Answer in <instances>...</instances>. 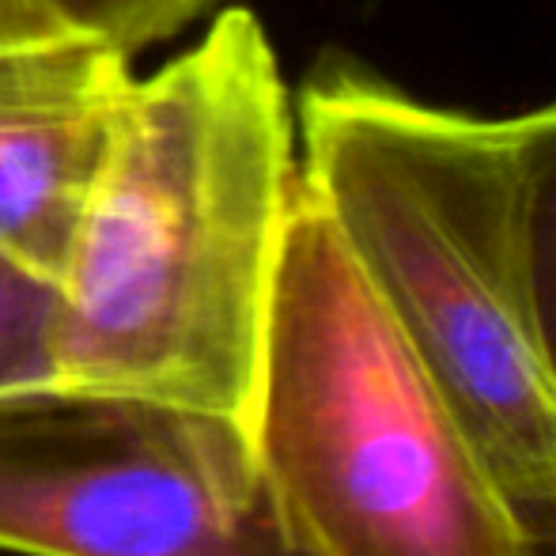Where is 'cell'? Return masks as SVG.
<instances>
[{"mask_svg":"<svg viewBox=\"0 0 556 556\" xmlns=\"http://www.w3.org/2000/svg\"><path fill=\"white\" fill-rule=\"evenodd\" d=\"M224 0H0V12L8 8H50L68 20L96 27L122 42L129 53L175 38L182 27H190L198 15Z\"/></svg>","mask_w":556,"mask_h":556,"instance_id":"cell-8","label":"cell"},{"mask_svg":"<svg viewBox=\"0 0 556 556\" xmlns=\"http://www.w3.org/2000/svg\"><path fill=\"white\" fill-rule=\"evenodd\" d=\"M300 167L265 27L224 8L132 84L58 277V379L250 420Z\"/></svg>","mask_w":556,"mask_h":556,"instance_id":"cell-1","label":"cell"},{"mask_svg":"<svg viewBox=\"0 0 556 556\" xmlns=\"http://www.w3.org/2000/svg\"><path fill=\"white\" fill-rule=\"evenodd\" d=\"M534 522H549V527H556V507H553L549 515H542V519H534Z\"/></svg>","mask_w":556,"mask_h":556,"instance_id":"cell-9","label":"cell"},{"mask_svg":"<svg viewBox=\"0 0 556 556\" xmlns=\"http://www.w3.org/2000/svg\"><path fill=\"white\" fill-rule=\"evenodd\" d=\"M58 285L0 250V390L58 379Z\"/></svg>","mask_w":556,"mask_h":556,"instance_id":"cell-7","label":"cell"},{"mask_svg":"<svg viewBox=\"0 0 556 556\" xmlns=\"http://www.w3.org/2000/svg\"><path fill=\"white\" fill-rule=\"evenodd\" d=\"M507 122H511L515 167H519L538 318L556 367V99Z\"/></svg>","mask_w":556,"mask_h":556,"instance_id":"cell-6","label":"cell"},{"mask_svg":"<svg viewBox=\"0 0 556 556\" xmlns=\"http://www.w3.org/2000/svg\"><path fill=\"white\" fill-rule=\"evenodd\" d=\"M129 61L50 8L0 12V250L53 285L137 84Z\"/></svg>","mask_w":556,"mask_h":556,"instance_id":"cell-5","label":"cell"},{"mask_svg":"<svg viewBox=\"0 0 556 556\" xmlns=\"http://www.w3.org/2000/svg\"><path fill=\"white\" fill-rule=\"evenodd\" d=\"M311 556H542L454 402L295 178L250 409Z\"/></svg>","mask_w":556,"mask_h":556,"instance_id":"cell-3","label":"cell"},{"mask_svg":"<svg viewBox=\"0 0 556 556\" xmlns=\"http://www.w3.org/2000/svg\"><path fill=\"white\" fill-rule=\"evenodd\" d=\"M0 549L311 556L250 420L68 379L0 390Z\"/></svg>","mask_w":556,"mask_h":556,"instance_id":"cell-4","label":"cell"},{"mask_svg":"<svg viewBox=\"0 0 556 556\" xmlns=\"http://www.w3.org/2000/svg\"><path fill=\"white\" fill-rule=\"evenodd\" d=\"M300 178L530 515L556 507V367L511 122L435 106L356 58L300 88Z\"/></svg>","mask_w":556,"mask_h":556,"instance_id":"cell-2","label":"cell"}]
</instances>
